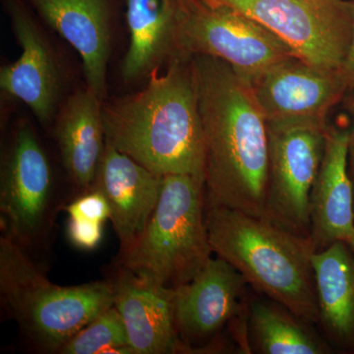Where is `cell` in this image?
I'll return each instance as SVG.
<instances>
[{"instance_id":"ac0fdd59","label":"cell","mask_w":354,"mask_h":354,"mask_svg":"<svg viewBox=\"0 0 354 354\" xmlns=\"http://www.w3.org/2000/svg\"><path fill=\"white\" fill-rule=\"evenodd\" d=\"M62 164L81 194L90 190L106 146L102 100L79 91L67 100L55 127Z\"/></svg>"},{"instance_id":"52a82bcc","label":"cell","mask_w":354,"mask_h":354,"mask_svg":"<svg viewBox=\"0 0 354 354\" xmlns=\"http://www.w3.org/2000/svg\"><path fill=\"white\" fill-rule=\"evenodd\" d=\"M204 1L245 14L276 35L295 57L311 66L339 71L346 64L353 39V0Z\"/></svg>"},{"instance_id":"6da1fadb","label":"cell","mask_w":354,"mask_h":354,"mask_svg":"<svg viewBox=\"0 0 354 354\" xmlns=\"http://www.w3.org/2000/svg\"><path fill=\"white\" fill-rule=\"evenodd\" d=\"M205 144L206 208L266 218L267 122L250 86L223 60L192 55Z\"/></svg>"},{"instance_id":"d4e9b609","label":"cell","mask_w":354,"mask_h":354,"mask_svg":"<svg viewBox=\"0 0 354 354\" xmlns=\"http://www.w3.org/2000/svg\"><path fill=\"white\" fill-rule=\"evenodd\" d=\"M348 172L354 187V125L349 133L348 142Z\"/></svg>"},{"instance_id":"ba28073f","label":"cell","mask_w":354,"mask_h":354,"mask_svg":"<svg viewBox=\"0 0 354 354\" xmlns=\"http://www.w3.org/2000/svg\"><path fill=\"white\" fill-rule=\"evenodd\" d=\"M269 141L266 220L308 239L309 198L325 150L326 121H266Z\"/></svg>"},{"instance_id":"9c48e42d","label":"cell","mask_w":354,"mask_h":354,"mask_svg":"<svg viewBox=\"0 0 354 354\" xmlns=\"http://www.w3.org/2000/svg\"><path fill=\"white\" fill-rule=\"evenodd\" d=\"M53 169L30 123H21L0 171V212L4 234L24 250L43 245L55 216Z\"/></svg>"},{"instance_id":"7a4b0ae2","label":"cell","mask_w":354,"mask_h":354,"mask_svg":"<svg viewBox=\"0 0 354 354\" xmlns=\"http://www.w3.org/2000/svg\"><path fill=\"white\" fill-rule=\"evenodd\" d=\"M143 90L102 106L106 142L158 176L205 180V144L192 62L176 57Z\"/></svg>"},{"instance_id":"30bf717a","label":"cell","mask_w":354,"mask_h":354,"mask_svg":"<svg viewBox=\"0 0 354 354\" xmlns=\"http://www.w3.org/2000/svg\"><path fill=\"white\" fill-rule=\"evenodd\" d=\"M247 288L241 272L218 256L190 281L174 288V325L184 353L213 349L221 330L246 313Z\"/></svg>"},{"instance_id":"cb8c5ba5","label":"cell","mask_w":354,"mask_h":354,"mask_svg":"<svg viewBox=\"0 0 354 354\" xmlns=\"http://www.w3.org/2000/svg\"><path fill=\"white\" fill-rule=\"evenodd\" d=\"M342 71L344 78H346V83H348V88L354 90V29L353 44H351L348 57L346 58V64L342 67Z\"/></svg>"},{"instance_id":"9a60e30c","label":"cell","mask_w":354,"mask_h":354,"mask_svg":"<svg viewBox=\"0 0 354 354\" xmlns=\"http://www.w3.org/2000/svg\"><path fill=\"white\" fill-rule=\"evenodd\" d=\"M162 176L149 171L106 142L91 189L101 191L111 207L113 227L125 250L136 239L157 206Z\"/></svg>"},{"instance_id":"3957f363","label":"cell","mask_w":354,"mask_h":354,"mask_svg":"<svg viewBox=\"0 0 354 354\" xmlns=\"http://www.w3.org/2000/svg\"><path fill=\"white\" fill-rule=\"evenodd\" d=\"M206 227L213 253L234 266L256 293L317 326L314 250L308 239L225 207L206 208Z\"/></svg>"},{"instance_id":"484cf974","label":"cell","mask_w":354,"mask_h":354,"mask_svg":"<svg viewBox=\"0 0 354 354\" xmlns=\"http://www.w3.org/2000/svg\"><path fill=\"white\" fill-rule=\"evenodd\" d=\"M348 244V246L351 247V250L354 253V239H351V241L346 242Z\"/></svg>"},{"instance_id":"ffe728a7","label":"cell","mask_w":354,"mask_h":354,"mask_svg":"<svg viewBox=\"0 0 354 354\" xmlns=\"http://www.w3.org/2000/svg\"><path fill=\"white\" fill-rule=\"evenodd\" d=\"M246 346L248 353H335L317 326L261 295L249 297Z\"/></svg>"},{"instance_id":"277c9868","label":"cell","mask_w":354,"mask_h":354,"mask_svg":"<svg viewBox=\"0 0 354 354\" xmlns=\"http://www.w3.org/2000/svg\"><path fill=\"white\" fill-rule=\"evenodd\" d=\"M0 298L28 341L50 353H59L79 330L113 306L108 279L55 285L27 251L6 234L0 239Z\"/></svg>"},{"instance_id":"7c38bea8","label":"cell","mask_w":354,"mask_h":354,"mask_svg":"<svg viewBox=\"0 0 354 354\" xmlns=\"http://www.w3.org/2000/svg\"><path fill=\"white\" fill-rule=\"evenodd\" d=\"M135 354L184 353L174 325V288L115 263L106 278Z\"/></svg>"},{"instance_id":"7402d4cb","label":"cell","mask_w":354,"mask_h":354,"mask_svg":"<svg viewBox=\"0 0 354 354\" xmlns=\"http://www.w3.org/2000/svg\"><path fill=\"white\" fill-rule=\"evenodd\" d=\"M69 218L99 221L104 223L111 218V207L100 190L90 189L79 195L64 207Z\"/></svg>"},{"instance_id":"8fae6325","label":"cell","mask_w":354,"mask_h":354,"mask_svg":"<svg viewBox=\"0 0 354 354\" xmlns=\"http://www.w3.org/2000/svg\"><path fill=\"white\" fill-rule=\"evenodd\" d=\"M249 86L266 121H326L348 90L342 70L316 68L297 57L266 70Z\"/></svg>"},{"instance_id":"e0dca14e","label":"cell","mask_w":354,"mask_h":354,"mask_svg":"<svg viewBox=\"0 0 354 354\" xmlns=\"http://www.w3.org/2000/svg\"><path fill=\"white\" fill-rule=\"evenodd\" d=\"M318 322L335 353L354 354V253L337 241L312 255Z\"/></svg>"},{"instance_id":"603a6c76","label":"cell","mask_w":354,"mask_h":354,"mask_svg":"<svg viewBox=\"0 0 354 354\" xmlns=\"http://www.w3.org/2000/svg\"><path fill=\"white\" fill-rule=\"evenodd\" d=\"M104 223L99 221L69 218L66 225L67 239L75 248L94 250L101 243Z\"/></svg>"},{"instance_id":"8992f818","label":"cell","mask_w":354,"mask_h":354,"mask_svg":"<svg viewBox=\"0 0 354 354\" xmlns=\"http://www.w3.org/2000/svg\"><path fill=\"white\" fill-rule=\"evenodd\" d=\"M176 53L218 58L248 84L274 65L295 57L288 44L245 14L204 0H183Z\"/></svg>"},{"instance_id":"2e32d148","label":"cell","mask_w":354,"mask_h":354,"mask_svg":"<svg viewBox=\"0 0 354 354\" xmlns=\"http://www.w3.org/2000/svg\"><path fill=\"white\" fill-rule=\"evenodd\" d=\"M80 55L88 88L102 100L111 50V0H28Z\"/></svg>"},{"instance_id":"44dd1931","label":"cell","mask_w":354,"mask_h":354,"mask_svg":"<svg viewBox=\"0 0 354 354\" xmlns=\"http://www.w3.org/2000/svg\"><path fill=\"white\" fill-rule=\"evenodd\" d=\"M125 346H130L127 327L120 312L113 305L79 330L58 353H113L114 349Z\"/></svg>"},{"instance_id":"d6986e66","label":"cell","mask_w":354,"mask_h":354,"mask_svg":"<svg viewBox=\"0 0 354 354\" xmlns=\"http://www.w3.org/2000/svg\"><path fill=\"white\" fill-rule=\"evenodd\" d=\"M183 0H125L130 44L121 64L127 81L151 74L176 53V32Z\"/></svg>"},{"instance_id":"5b68a950","label":"cell","mask_w":354,"mask_h":354,"mask_svg":"<svg viewBox=\"0 0 354 354\" xmlns=\"http://www.w3.org/2000/svg\"><path fill=\"white\" fill-rule=\"evenodd\" d=\"M206 227L205 185L186 174L162 176L160 199L143 232L120 251L118 264L169 286L184 285L213 256Z\"/></svg>"},{"instance_id":"5bb4252c","label":"cell","mask_w":354,"mask_h":354,"mask_svg":"<svg viewBox=\"0 0 354 354\" xmlns=\"http://www.w3.org/2000/svg\"><path fill=\"white\" fill-rule=\"evenodd\" d=\"M7 11L22 53L0 70V87L32 109L41 123L55 111L59 72L55 57L36 22L20 0H6Z\"/></svg>"},{"instance_id":"4fadbf2b","label":"cell","mask_w":354,"mask_h":354,"mask_svg":"<svg viewBox=\"0 0 354 354\" xmlns=\"http://www.w3.org/2000/svg\"><path fill=\"white\" fill-rule=\"evenodd\" d=\"M351 130L328 127L322 162L309 198L314 252L354 239V187L348 172Z\"/></svg>"}]
</instances>
